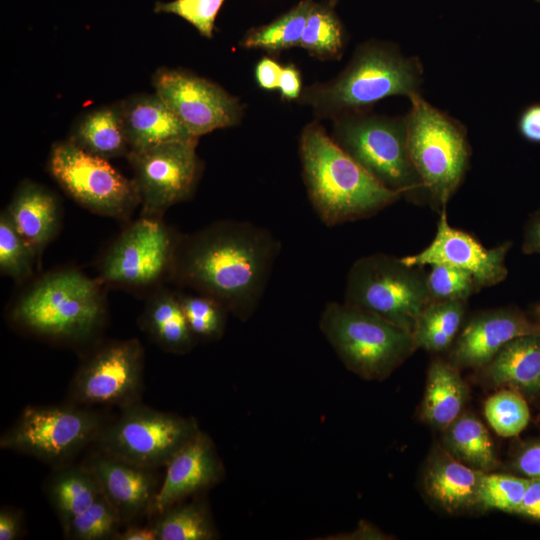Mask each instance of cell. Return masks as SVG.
Instances as JSON below:
<instances>
[{"mask_svg": "<svg viewBox=\"0 0 540 540\" xmlns=\"http://www.w3.org/2000/svg\"><path fill=\"white\" fill-rule=\"evenodd\" d=\"M280 247L269 230L253 223L216 221L180 235L171 282L247 321L261 302Z\"/></svg>", "mask_w": 540, "mask_h": 540, "instance_id": "cell-1", "label": "cell"}, {"mask_svg": "<svg viewBox=\"0 0 540 540\" xmlns=\"http://www.w3.org/2000/svg\"><path fill=\"white\" fill-rule=\"evenodd\" d=\"M299 154L308 199L326 226L372 217L402 198L350 157L316 121L303 128Z\"/></svg>", "mask_w": 540, "mask_h": 540, "instance_id": "cell-2", "label": "cell"}, {"mask_svg": "<svg viewBox=\"0 0 540 540\" xmlns=\"http://www.w3.org/2000/svg\"><path fill=\"white\" fill-rule=\"evenodd\" d=\"M106 288L76 268H60L32 280L8 311L14 326L66 345L91 342L107 318Z\"/></svg>", "mask_w": 540, "mask_h": 540, "instance_id": "cell-3", "label": "cell"}, {"mask_svg": "<svg viewBox=\"0 0 540 540\" xmlns=\"http://www.w3.org/2000/svg\"><path fill=\"white\" fill-rule=\"evenodd\" d=\"M423 65L386 41L370 40L359 45L346 67L333 79L302 90L298 101L312 108L317 118L370 111L391 96L408 99L419 95Z\"/></svg>", "mask_w": 540, "mask_h": 540, "instance_id": "cell-4", "label": "cell"}, {"mask_svg": "<svg viewBox=\"0 0 540 540\" xmlns=\"http://www.w3.org/2000/svg\"><path fill=\"white\" fill-rule=\"evenodd\" d=\"M319 328L343 365L368 381L388 378L416 350L410 331L346 302H329Z\"/></svg>", "mask_w": 540, "mask_h": 540, "instance_id": "cell-5", "label": "cell"}, {"mask_svg": "<svg viewBox=\"0 0 540 540\" xmlns=\"http://www.w3.org/2000/svg\"><path fill=\"white\" fill-rule=\"evenodd\" d=\"M406 116L407 145L411 162L436 211L447 204L469 168L471 146L465 126L427 102L421 94L409 98Z\"/></svg>", "mask_w": 540, "mask_h": 540, "instance_id": "cell-6", "label": "cell"}, {"mask_svg": "<svg viewBox=\"0 0 540 540\" xmlns=\"http://www.w3.org/2000/svg\"><path fill=\"white\" fill-rule=\"evenodd\" d=\"M333 122L331 137L377 181L413 203L427 202L408 152L406 116L365 111L339 116Z\"/></svg>", "mask_w": 540, "mask_h": 540, "instance_id": "cell-7", "label": "cell"}, {"mask_svg": "<svg viewBox=\"0 0 540 540\" xmlns=\"http://www.w3.org/2000/svg\"><path fill=\"white\" fill-rule=\"evenodd\" d=\"M180 235L163 217L140 215L103 252L96 278L105 287L148 297L172 281Z\"/></svg>", "mask_w": 540, "mask_h": 540, "instance_id": "cell-8", "label": "cell"}, {"mask_svg": "<svg viewBox=\"0 0 540 540\" xmlns=\"http://www.w3.org/2000/svg\"><path fill=\"white\" fill-rule=\"evenodd\" d=\"M423 267L402 257L374 253L350 267L344 302L370 311L412 333L415 321L430 302Z\"/></svg>", "mask_w": 540, "mask_h": 540, "instance_id": "cell-9", "label": "cell"}, {"mask_svg": "<svg viewBox=\"0 0 540 540\" xmlns=\"http://www.w3.org/2000/svg\"><path fill=\"white\" fill-rule=\"evenodd\" d=\"M122 409L121 415L98 435L99 452L143 468L166 466L200 430L193 417L138 402Z\"/></svg>", "mask_w": 540, "mask_h": 540, "instance_id": "cell-10", "label": "cell"}, {"mask_svg": "<svg viewBox=\"0 0 540 540\" xmlns=\"http://www.w3.org/2000/svg\"><path fill=\"white\" fill-rule=\"evenodd\" d=\"M48 168L63 191L94 214L128 221L140 206L134 179L70 140L52 146Z\"/></svg>", "mask_w": 540, "mask_h": 540, "instance_id": "cell-11", "label": "cell"}, {"mask_svg": "<svg viewBox=\"0 0 540 540\" xmlns=\"http://www.w3.org/2000/svg\"><path fill=\"white\" fill-rule=\"evenodd\" d=\"M100 414L74 405L28 406L0 438V447L62 463L96 441Z\"/></svg>", "mask_w": 540, "mask_h": 540, "instance_id": "cell-12", "label": "cell"}, {"mask_svg": "<svg viewBox=\"0 0 540 540\" xmlns=\"http://www.w3.org/2000/svg\"><path fill=\"white\" fill-rule=\"evenodd\" d=\"M198 138L167 141L130 152L142 216L163 217L173 205L188 200L202 172L197 155Z\"/></svg>", "mask_w": 540, "mask_h": 540, "instance_id": "cell-13", "label": "cell"}, {"mask_svg": "<svg viewBox=\"0 0 540 540\" xmlns=\"http://www.w3.org/2000/svg\"><path fill=\"white\" fill-rule=\"evenodd\" d=\"M144 350L137 339L97 347L78 369L70 396L84 406L124 408L138 402L143 386Z\"/></svg>", "mask_w": 540, "mask_h": 540, "instance_id": "cell-14", "label": "cell"}, {"mask_svg": "<svg viewBox=\"0 0 540 540\" xmlns=\"http://www.w3.org/2000/svg\"><path fill=\"white\" fill-rule=\"evenodd\" d=\"M156 94L191 136L236 126L243 105L218 84L182 69L160 68L153 76Z\"/></svg>", "mask_w": 540, "mask_h": 540, "instance_id": "cell-15", "label": "cell"}, {"mask_svg": "<svg viewBox=\"0 0 540 540\" xmlns=\"http://www.w3.org/2000/svg\"><path fill=\"white\" fill-rule=\"evenodd\" d=\"M439 214L432 242L422 251L402 257V260L409 266L444 264L462 269L472 274L480 289L504 281L508 275L505 260L512 242L486 248L469 233L452 227L446 209Z\"/></svg>", "mask_w": 540, "mask_h": 540, "instance_id": "cell-16", "label": "cell"}, {"mask_svg": "<svg viewBox=\"0 0 540 540\" xmlns=\"http://www.w3.org/2000/svg\"><path fill=\"white\" fill-rule=\"evenodd\" d=\"M540 336V326L516 307L480 311L464 325L450 348L449 361L457 368L480 369L511 340Z\"/></svg>", "mask_w": 540, "mask_h": 540, "instance_id": "cell-17", "label": "cell"}, {"mask_svg": "<svg viewBox=\"0 0 540 540\" xmlns=\"http://www.w3.org/2000/svg\"><path fill=\"white\" fill-rule=\"evenodd\" d=\"M162 484L151 506L157 515L170 506L199 496L218 484L224 465L213 440L199 430L168 462Z\"/></svg>", "mask_w": 540, "mask_h": 540, "instance_id": "cell-18", "label": "cell"}, {"mask_svg": "<svg viewBox=\"0 0 540 540\" xmlns=\"http://www.w3.org/2000/svg\"><path fill=\"white\" fill-rule=\"evenodd\" d=\"M94 474L101 494L122 523L150 514L159 486L153 469L136 466L101 452L85 464Z\"/></svg>", "mask_w": 540, "mask_h": 540, "instance_id": "cell-19", "label": "cell"}, {"mask_svg": "<svg viewBox=\"0 0 540 540\" xmlns=\"http://www.w3.org/2000/svg\"><path fill=\"white\" fill-rule=\"evenodd\" d=\"M483 473L456 459L442 445H437L432 449L424 468V491L446 512H464L477 506Z\"/></svg>", "mask_w": 540, "mask_h": 540, "instance_id": "cell-20", "label": "cell"}, {"mask_svg": "<svg viewBox=\"0 0 540 540\" xmlns=\"http://www.w3.org/2000/svg\"><path fill=\"white\" fill-rule=\"evenodd\" d=\"M4 210L39 257L59 232L62 219L59 199L50 189L36 182H21Z\"/></svg>", "mask_w": 540, "mask_h": 540, "instance_id": "cell-21", "label": "cell"}, {"mask_svg": "<svg viewBox=\"0 0 540 540\" xmlns=\"http://www.w3.org/2000/svg\"><path fill=\"white\" fill-rule=\"evenodd\" d=\"M118 106L130 152L193 137L156 93L130 96Z\"/></svg>", "mask_w": 540, "mask_h": 540, "instance_id": "cell-22", "label": "cell"}, {"mask_svg": "<svg viewBox=\"0 0 540 540\" xmlns=\"http://www.w3.org/2000/svg\"><path fill=\"white\" fill-rule=\"evenodd\" d=\"M478 370L493 387L513 389L525 397L540 396V336L511 340Z\"/></svg>", "mask_w": 540, "mask_h": 540, "instance_id": "cell-23", "label": "cell"}, {"mask_svg": "<svg viewBox=\"0 0 540 540\" xmlns=\"http://www.w3.org/2000/svg\"><path fill=\"white\" fill-rule=\"evenodd\" d=\"M139 325L156 345L169 353H188L197 342L184 315L179 292L165 286L146 297Z\"/></svg>", "mask_w": 540, "mask_h": 540, "instance_id": "cell-24", "label": "cell"}, {"mask_svg": "<svg viewBox=\"0 0 540 540\" xmlns=\"http://www.w3.org/2000/svg\"><path fill=\"white\" fill-rule=\"evenodd\" d=\"M468 387L459 368L449 360L431 362L421 406L422 419L431 427L444 431L463 411Z\"/></svg>", "mask_w": 540, "mask_h": 540, "instance_id": "cell-25", "label": "cell"}, {"mask_svg": "<svg viewBox=\"0 0 540 540\" xmlns=\"http://www.w3.org/2000/svg\"><path fill=\"white\" fill-rule=\"evenodd\" d=\"M69 140L107 160L130 153L118 103L86 113L77 121Z\"/></svg>", "mask_w": 540, "mask_h": 540, "instance_id": "cell-26", "label": "cell"}, {"mask_svg": "<svg viewBox=\"0 0 540 540\" xmlns=\"http://www.w3.org/2000/svg\"><path fill=\"white\" fill-rule=\"evenodd\" d=\"M467 312L466 300L429 302L418 315L412 335L417 349L441 353L450 350Z\"/></svg>", "mask_w": 540, "mask_h": 540, "instance_id": "cell-27", "label": "cell"}, {"mask_svg": "<svg viewBox=\"0 0 540 540\" xmlns=\"http://www.w3.org/2000/svg\"><path fill=\"white\" fill-rule=\"evenodd\" d=\"M46 493L64 527L87 509L101 491L94 474L83 465L55 471L46 484Z\"/></svg>", "mask_w": 540, "mask_h": 540, "instance_id": "cell-28", "label": "cell"}, {"mask_svg": "<svg viewBox=\"0 0 540 540\" xmlns=\"http://www.w3.org/2000/svg\"><path fill=\"white\" fill-rule=\"evenodd\" d=\"M442 446L456 459L478 471L490 472L498 466L487 428L470 413L461 414L444 430Z\"/></svg>", "mask_w": 540, "mask_h": 540, "instance_id": "cell-29", "label": "cell"}, {"mask_svg": "<svg viewBox=\"0 0 540 540\" xmlns=\"http://www.w3.org/2000/svg\"><path fill=\"white\" fill-rule=\"evenodd\" d=\"M157 540H214L219 532L207 501L195 496L155 515Z\"/></svg>", "mask_w": 540, "mask_h": 540, "instance_id": "cell-30", "label": "cell"}, {"mask_svg": "<svg viewBox=\"0 0 540 540\" xmlns=\"http://www.w3.org/2000/svg\"><path fill=\"white\" fill-rule=\"evenodd\" d=\"M313 0H302L274 21L251 29L240 45L246 49H261L271 54L299 46Z\"/></svg>", "mask_w": 540, "mask_h": 540, "instance_id": "cell-31", "label": "cell"}, {"mask_svg": "<svg viewBox=\"0 0 540 540\" xmlns=\"http://www.w3.org/2000/svg\"><path fill=\"white\" fill-rule=\"evenodd\" d=\"M298 47L321 60L341 57L345 32L331 5L313 2Z\"/></svg>", "mask_w": 540, "mask_h": 540, "instance_id": "cell-32", "label": "cell"}, {"mask_svg": "<svg viewBox=\"0 0 540 540\" xmlns=\"http://www.w3.org/2000/svg\"><path fill=\"white\" fill-rule=\"evenodd\" d=\"M39 256L34 247L17 231L5 210L0 215V272L17 282L34 274Z\"/></svg>", "mask_w": 540, "mask_h": 540, "instance_id": "cell-33", "label": "cell"}, {"mask_svg": "<svg viewBox=\"0 0 540 540\" xmlns=\"http://www.w3.org/2000/svg\"><path fill=\"white\" fill-rule=\"evenodd\" d=\"M484 415L492 429L501 437H514L529 424L530 411L523 394L500 388L484 403Z\"/></svg>", "mask_w": 540, "mask_h": 540, "instance_id": "cell-34", "label": "cell"}, {"mask_svg": "<svg viewBox=\"0 0 540 540\" xmlns=\"http://www.w3.org/2000/svg\"><path fill=\"white\" fill-rule=\"evenodd\" d=\"M179 298L187 323L197 340L215 341L222 337L229 313L224 306L195 292H179Z\"/></svg>", "mask_w": 540, "mask_h": 540, "instance_id": "cell-35", "label": "cell"}, {"mask_svg": "<svg viewBox=\"0 0 540 540\" xmlns=\"http://www.w3.org/2000/svg\"><path fill=\"white\" fill-rule=\"evenodd\" d=\"M122 521L102 494L69 524L64 535L73 540L114 539Z\"/></svg>", "mask_w": 540, "mask_h": 540, "instance_id": "cell-36", "label": "cell"}, {"mask_svg": "<svg viewBox=\"0 0 540 540\" xmlns=\"http://www.w3.org/2000/svg\"><path fill=\"white\" fill-rule=\"evenodd\" d=\"M527 482L525 477L485 472L478 488L477 506L517 514Z\"/></svg>", "mask_w": 540, "mask_h": 540, "instance_id": "cell-37", "label": "cell"}, {"mask_svg": "<svg viewBox=\"0 0 540 540\" xmlns=\"http://www.w3.org/2000/svg\"><path fill=\"white\" fill-rule=\"evenodd\" d=\"M430 266L431 270L426 276L430 302L467 301L470 296L481 290L475 278L467 271L444 264Z\"/></svg>", "mask_w": 540, "mask_h": 540, "instance_id": "cell-38", "label": "cell"}, {"mask_svg": "<svg viewBox=\"0 0 540 540\" xmlns=\"http://www.w3.org/2000/svg\"><path fill=\"white\" fill-rule=\"evenodd\" d=\"M225 0H173L157 2L156 13L174 14L190 23L203 37L212 38L216 17Z\"/></svg>", "mask_w": 540, "mask_h": 540, "instance_id": "cell-39", "label": "cell"}, {"mask_svg": "<svg viewBox=\"0 0 540 540\" xmlns=\"http://www.w3.org/2000/svg\"><path fill=\"white\" fill-rule=\"evenodd\" d=\"M513 466L522 477L540 480V439L520 449Z\"/></svg>", "mask_w": 540, "mask_h": 540, "instance_id": "cell-40", "label": "cell"}, {"mask_svg": "<svg viewBox=\"0 0 540 540\" xmlns=\"http://www.w3.org/2000/svg\"><path fill=\"white\" fill-rule=\"evenodd\" d=\"M278 90L281 98L286 101L298 100L302 93V78L300 71L293 64L282 66Z\"/></svg>", "mask_w": 540, "mask_h": 540, "instance_id": "cell-41", "label": "cell"}, {"mask_svg": "<svg viewBox=\"0 0 540 540\" xmlns=\"http://www.w3.org/2000/svg\"><path fill=\"white\" fill-rule=\"evenodd\" d=\"M282 66L269 56L262 57L255 66V80L264 90L278 89Z\"/></svg>", "mask_w": 540, "mask_h": 540, "instance_id": "cell-42", "label": "cell"}, {"mask_svg": "<svg viewBox=\"0 0 540 540\" xmlns=\"http://www.w3.org/2000/svg\"><path fill=\"white\" fill-rule=\"evenodd\" d=\"M518 131L528 142L540 143V103L526 107L518 119Z\"/></svg>", "mask_w": 540, "mask_h": 540, "instance_id": "cell-43", "label": "cell"}, {"mask_svg": "<svg viewBox=\"0 0 540 540\" xmlns=\"http://www.w3.org/2000/svg\"><path fill=\"white\" fill-rule=\"evenodd\" d=\"M517 514L535 521H540V480L528 479L522 503Z\"/></svg>", "mask_w": 540, "mask_h": 540, "instance_id": "cell-44", "label": "cell"}, {"mask_svg": "<svg viewBox=\"0 0 540 540\" xmlns=\"http://www.w3.org/2000/svg\"><path fill=\"white\" fill-rule=\"evenodd\" d=\"M522 252L540 255V210L532 213L525 224Z\"/></svg>", "mask_w": 540, "mask_h": 540, "instance_id": "cell-45", "label": "cell"}, {"mask_svg": "<svg viewBox=\"0 0 540 540\" xmlns=\"http://www.w3.org/2000/svg\"><path fill=\"white\" fill-rule=\"evenodd\" d=\"M22 530V513L13 508L0 511V540H15Z\"/></svg>", "mask_w": 540, "mask_h": 540, "instance_id": "cell-46", "label": "cell"}, {"mask_svg": "<svg viewBox=\"0 0 540 540\" xmlns=\"http://www.w3.org/2000/svg\"><path fill=\"white\" fill-rule=\"evenodd\" d=\"M116 540H157V534L150 526H129L126 530L115 535Z\"/></svg>", "mask_w": 540, "mask_h": 540, "instance_id": "cell-47", "label": "cell"}, {"mask_svg": "<svg viewBox=\"0 0 540 540\" xmlns=\"http://www.w3.org/2000/svg\"><path fill=\"white\" fill-rule=\"evenodd\" d=\"M343 536H348V537H345L347 539H360V536H364V539L369 538L367 536H370L371 539H382L383 538L382 536H384V535H383L382 532H380L377 529L373 528V526H370L369 524L365 523L363 527L358 528L357 530H355L352 533L342 535V537ZM340 538L341 537H338V539H340Z\"/></svg>", "mask_w": 540, "mask_h": 540, "instance_id": "cell-48", "label": "cell"}, {"mask_svg": "<svg viewBox=\"0 0 540 540\" xmlns=\"http://www.w3.org/2000/svg\"><path fill=\"white\" fill-rule=\"evenodd\" d=\"M531 317L540 326V302L536 303L531 310Z\"/></svg>", "mask_w": 540, "mask_h": 540, "instance_id": "cell-49", "label": "cell"}, {"mask_svg": "<svg viewBox=\"0 0 540 540\" xmlns=\"http://www.w3.org/2000/svg\"><path fill=\"white\" fill-rule=\"evenodd\" d=\"M534 1H536V2H540V0H534Z\"/></svg>", "mask_w": 540, "mask_h": 540, "instance_id": "cell-50", "label": "cell"}, {"mask_svg": "<svg viewBox=\"0 0 540 540\" xmlns=\"http://www.w3.org/2000/svg\"><path fill=\"white\" fill-rule=\"evenodd\" d=\"M331 1H333V0H331Z\"/></svg>", "mask_w": 540, "mask_h": 540, "instance_id": "cell-51", "label": "cell"}]
</instances>
